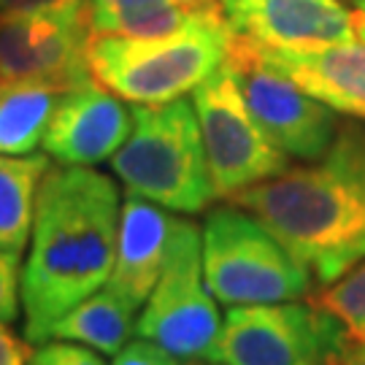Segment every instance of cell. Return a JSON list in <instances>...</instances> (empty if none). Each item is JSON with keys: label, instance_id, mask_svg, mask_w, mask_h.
Returning a JSON list of instances; mask_svg holds the SVG:
<instances>
[{"label": "cell", "instance_id": "21", "mask_svg": "<svg viewBox=\"0 0 365 365\" xmlns=\"http://www.w3.org/2000/svg\"><path fill=\"white\" fill-rule=\"evenodd\" d=\"M19 287H22L19 255L0 249V322L6 325H11L19 317V303H22Z\"/></svg>", "mask_w": 365, "mask_h": 365}, {"label": "cell", "instance_id": "27", "mask_svg": "<svg viewBox=\"0 0 365 365\" xmlns=\"http://www.w3.org/2000/svg\"><path fill=\"white\" fill-rule=\"evenodd\" d=\"M187 365H222V363H217V360H190Z\"/></svg>", "mask_w": 365, "mask_h": 365}, {"label": "cell", "instance_id": "22", "mask_svg": "<svg viewBox=\"0 0 365 365\" xmlns=\"http://www.w3.org/2000/svg\"><path fill=\"white\" fill-rule=\"evenodd\" d=\"M90 14V0H0V14Z\"/></svg>", "mask_w": 365, "mask_h": 365}, {"label": "cell", "instance_id": "4", "mask_svg": "<svg viewBox=\"0 0 365 365\" xmlns=\"http://www.w3.org/2000/svg\"><path fill=\"white\" fill-rule=\"evenodd\" d=\"M230 30L225 19L195 22L170 36L90 38V71L98 84L130 103L160 106L192 92L225 63Z\"/></svg>", "mask_w": 365, "mask_h": 365}, {"label": "cell", "instance_id": "7", "mask_svg": "<svg viewBox=\"0 0 365 365\" xmlns=\"http://www.w3.org/2000/svg\"><path fill=\"white\" fill-rule=\"evenodd\" d=\"M192 106L217 197H233L289 168V157L252 117L227 57L192 90Z\"/></svg>", "mask_w": 365, "mask_h": 365}, {"label": "cell", "instance_id": "1", "mask_svg": "<svg viewBox=\"0 0 365 365\" xmlns=\"http://www.w3.org/2000/svg\"><path fill=\"white\" fill-rule=\"evenodd\" d=\"M119 209L117 184L101 170L90 165L46 170L19 287L27 344L46 341L63 314L108 282Z\"/></svg>", "mask_w": 365, "mask_h": 365}, {"label": "cell", "instance_id": "17", "mask_svg": "<svg viewBox=\"0 0 365 365\" xmlns=\"http://www.w3.org/2000/svg\"><path fill=\"white\" fill-rule=\"evenodd\" d=\"M49 155H0V249L22 255L30 244Z\"/></svg>", "mask_w": 365, "mask_h": 365}, {"label": "cell", "instance_id": "28", "mask_svg": "<svg viewBox=\"0 0 365 365\" xmlns=\"http://www.w3.org/2000/svg\"><path fill=\"white\" fill-rule=\"evenodd\" d=\"M354 6H357V11H363L365 14V0H352Z\"/></svg>", "mask_w": 365, "mask_h": 365}, {"label": "cell", "instance_id": "5", "mask_svg": "<svg viewBox=\"0 0 365 365\" xmlns=\"http://www.w3.org/2000/svg\"><path fill=\"white\" fill-rule=\"evenodd\" d=\"M200 235L206 287L225 306L287 303L312 292V274L247 209H211Z\"/></svg>", "mask_w": 365, "mask_h": 365}, {"label": "cell", "instance_id": "6", "mask_svg": "<svg viewBox=\"0 0 365 365\" xmlns=\"http://www.w3.org/2000/svg\"><path fill=\"white\" fill-rule=\"evenodd\" d=\"M220 330L217 298L203 279V235L195 222L176 220L163 274L135 319V333L179 360H211Z\"/></svg>", "mask_w": 365, "mask_h": 365}, {"label": "cell", "instance_id": "20", "mask_svg": "<svg viewBox=\"0 0 365 365\" xmlns=\"http://www.w3.org/2000/svg\"><path fill=\"white\" fill-rule=\"evenodd\" d=\"M27 365H106L101 352L66 339H46L36 344Z\"/></svg>", "mask_w": 365, "mask_h": 365}, {"label": "cell", "instance_id": "15", "mask_svg": "<svg viewBox=\"0 0 365 365\" xmlns=\"http://www.w3.org/2000/svg\"><path fill=\"white\" fill-rule=\"evenodd\" d=\"M211 19H222L220 0H90V25L98 36L155 38Z\"/></svg>", "mask_w": 365, "mask_h": 365}, {"label": "cell", "instance_id": "8", "mask_svg": "<svg viewBox=\"0 0 365 365\" xmlns=\"http://www.w3.org/2000/svg\"><path fill=\"white\" fill-rule=\"evenodd\" d=\"M227 63L238 76L255 122L284 155L306 163L325 155L341 128L339 111L300 90L292 78L262 60L255 43L235 38L233 33Z\"/></svg>", "mask_w": 365, "mask_h": 365}, {"label": "cell", "instance_id": "11", "mask_svg": "<svg viewBox=\"0 0 365 365\" xmlns=\"http://www.w3.org/2000/svg\"><path fill=\"white\" fill-rule=\"evenodd\" d=\"M227 30L262 49H314L357 38L341 0H220Z\"/></svg>", "mask_w": 365, "mask_h": 365}, {"label": "cell", "instance_id": "12", "mask_svg": "<svg viewBox=\"0 0 365 365\" xmlns=\"http://www.w3.org/2000/svg\"><path fill=\"white\" fill-rule=\"evenodd\" d=\"M133 130V111L101 90L92 78L81 87L68 90L54 108L43 133L46 155L60 165H98L111 160Z\"/></svg>", "mask_w": 365, "mask_h": 365}, {"label": "cell", "instance_id": "25", "mask_svg": "<svg viewBox=\"0 0 365 365\" xmlns=\"http://www.w3.org/2000/svg\"><path fill=\"white\" fill-rule=\"evenodd\" d=\"M27 346L11 333V327L0 322V365H27Z\"/></svg>", "mask_w": 365, "mask_h": 365}, {"label": "cell", "instance_id": "10", "mask_svg": "<svg viewBox=\"0 0 365 365\" xmlns=\"http://www.w3.org/2000/svg\"><path fill=\"white\" fill-rule=\"evenodd\" d=\"M90 14H3L0 76L43 78L68 90L92 81Z\"/></svg>", "mask_w": 365, "mask_h": 365}, {"label": "cell", "instance_id": "19", "mask_svg": "<svg viewBox=\"0 0 365 365\" xmlns=\"http://www.w3.org/2000/svg\"><path fill=\"white\" fill-rule=\"evenodd\" d=\"M309 303L339 319L352 336L365 341V260L312 295Z\"/></svg>", "mask_w": 365, "mask_h": 365}, {"label": "cell", "instance_id": "23", "mask_svg": "<svg viewBox=\"0 0 365 365\" xmlns=\"http://www.w3.org/2000/svg\"><path fill=\"white\" fill-rule=\"evenodd\" d=\"M114 365H179V357H173L152 341L138 339L128 341V346L117 354Z\"/></svg>", "mask_w": 365, "mask_h": 365}, {"label": "cell", "instance_id": "24", "mask_svg": "<svg viewBox=\"0 0 365 365\" xmlns=\"http://www.w3.org/2000/svg\"><path fill=\"white\" fill-rule=\"evenodd\" d=\"M327 365H365V341L352 336L339 322V330H336L330 352H327Z\"/></svg>", "mask_w": 365, "mask_h": 365}, {"label": "cell", "instance_id": "2", "mask_svg": "<svg viewBox=\"0 0 365 365\" xmlns=\"http://www.w3.org/2000/svg\"><path fill=\"white\" fill-rule=\"evenodd\" d=\"M284 244L317 287L365 260V125H341L314 165L287 168L230 197Z\"/></svg>", "mask_w": 365, "mask_h": 365}, {"label": "cell", "instance_id": "18", "mask_svg": "<svg viewBox=\"0 0 365 365\" xmlns=\"http://www.w3.org/2000/svg\"><path fill=\"white\" fill-rule=\"evenodd\" d=\"M135 309L119 300L111 289H98L76 303L52 327L46 339H66L84 344L101 354H119L135 333Z\"/></svg>", "mask_w": 365, "mask_h": 365}, {"label": "cell", "instance_id": "3", "mask_svg": "<svg viewBox=\"0 0 365 365\" xmlns=\"http://www.w3.org/2000/svg\"><path fill=\"white\" fill-rule=\"evenodd\" d=\"M111 168L135 197L179 214L206 211L217 197L195 106L184 98L133 108V130Z\"/></svg>", "mask_w": 365, "mask_h": 365}, {"label": "cell", "instance_id": "13", "mask_svg": "<svg viewBox=\"0 0 365 365\" xmlns=\"http://www.w3.org/2000/svg\"><path fill=\"white\" fill-rule=\"evenodd\" d=\"M173 222L176 220L163 206L135 195L119 209L117 252L106 289H111L130 309L144 306L163 274Z\"/></svg>", "mask_w": 365, "mask_h": 365}, {"label": "cell", "instance_id": "9", "mask_svg": "<svg viewBox=\"0 0 365 365\" xmlns=\"http://www.w3.org/2000/svg\"><path fill=\"white\" fill-rule=\"evenodd\" d=\"M339 319L317 306H230L211 360L222 365H327Z\"/></svg>", "mask_w": 365, "mask_h": 365}, {"label": "cell", "instance_id": "26", "mask_svg": "<svg viewBox=\"0 0 365 365\" xmlns=\"http://www.w3.org/2000/svg\"><path fill=\"white\" fill-rule=\"evenodd\" d=\"M354 30H357V38H365V14L354 11Z\"/></svg>", "mask_w": 365, "mask_h": 365}, {"label": "cell", "instance_id": "16", "mask_svg": "<svg viewBox=\"0 0 365 365\" xmlns=\"http://www.w3.org/2000/svg\"><path fill=\"white\" fill-rule=\"evenodd\" d=\"M68 87L43 78L0 76V155H30Z\"/></svg>", "mask_w": 365, "mask_h": 365}, {"label": "cell", "instance_id": "14", "mask_svg": "<svg viewBox=\"0 0 365 365\" xmlns=\"http://www.w3.org/2000/svg\"><path fill=\"white\" fill-rule=\"evenodd\" d=\"M265 63L339 114L365 122V38L314 49H262Z\"/></svg>", "mask_w": 365, "mask_h": 365}]
</instances>
